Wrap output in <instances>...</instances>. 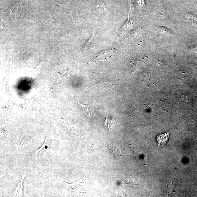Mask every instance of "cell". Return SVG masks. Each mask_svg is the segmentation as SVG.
<instances>
[{"instance_id": "obj_1", "label": "cell", "mask_w": 197, "mask_h": 197, "mask_svg": "<svg viewBox=\"0 0 197 197\" xmlns=\"http://www.w3.org/2000/svg\"><path fill=\"white\" fill-rule=\"evenodd\" d=\"M86 174H86L85 176L80 180L74 183H68L66 182V183L67 184V186L69 190L72 193H85L84 185Z\"/></svg>"}, {"instance_id": "obj_2", "label": "cell", "mask_w": 197, "mask_h": 197, "mask_svg": "<svg viewBox=\"0 0 197 197\" xmlns=\"http://www.w3.org/2000/svg\"><path fill=\"white\" fill-rule=\"evenodd\" d=\"M109 150L112 155L115 157H121V150L119 146L115 144H109Z\"/></svg>"}, {"instance_id": "obj_3", "label": "cell", "mask_w": 197, "mask_h": 197, "mask_svg": "<svg viewBox=\"0 0 197 197\" xmlns=\"http://www.w3.org/2000/svg\"><path fill=\"white\" fill-rule=\"evenodd\" d=\"M169 134L170 132H168L157 136L156 140L158 147L160 145H164L166 144L169 139Z\"/></svg>"}, {"instance_id": "obj_4", "label": "cell", "mask_w": 197, "mask_h": 197, "mask_svg": "<svg viewBox=\"0 0 197 197\" xmlns=\"http://www.w3.org/2000/svg\"><path fill=\"white\" fill-rule=\"evenodd\" d=\"M47 139H46L45 141V142H44V143L42 147L37 151H36L35 153H34V155H35V156H41V155H42L44 153V152H45L47 151L49 149H50V148L49 147V146L47 144Z\"/></svg>"}, {"instance_id": "obj_5", "label": "cell", "mask_w": 197, "mask_h": 197, "mask_svg": "<svg viewBox=\"0 0 197 197\" xmlns=\"http://www.w3.org/2000/svg\"><path fill=\"white\" fill-rule=\"evenodd\" d=\"M78 102L79 105L81 106V107L83 109L84 112H85L87 115L89 116H91L92 114H93V107L90 105H85L82 104L80 102L78 101Z\"/></svg>"}, {"instance_id": "obj_6", "label": "cell", "mask_w": 197, "mask_h": 197, "mask_svg": "<svg viewBox=\"0 0 197 197\" xmlns=\"http://www.w3.org/2000/svg\"><path fill=\"white\" fill-rule=\"evenodd\" d=\"M115 122L114 120L109 119H106L104 125L108 131H110L115 125Z\"/></svg>"}]
</instances>
